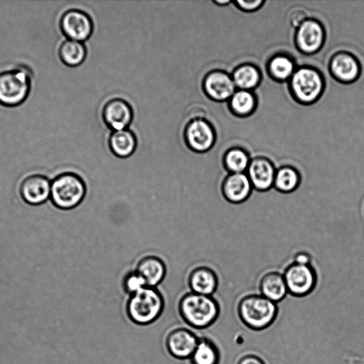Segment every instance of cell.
<instances>
[{"label": "cell", "instance_id": "6da1fadb", "mask_svg": "<svg viewBox=\"0 0 364 364\" xmlns=\"http://www.w3.org/2000/svg\"><path fill=\"white\" fill-rule=\"evenodd\" d=\"M178 309L182 319L196 329L208 328L215 323L220 314L218 301L213 296L188 291L179 299Z\"/></svg>", "mask_w": 364, "mask_h": 364}, {"label": "cell", "instance_id": "7a4b0ae2", "mask_svg": "<svg viewBox=\"0 0 364 364\" xmlns=\"http://www.w3.org/2000/svg\"><path fill=\"white\" fill-rule=\"evenodd\" d=\"M164 306V298L159 289L146 287L128 296L126 313L134 323L146 326L154 323L161 316Z\"/></svg>", "mask_w": 364, "mask_h": 364}, {"label": "cell", "instance_id": "3957f363", "mask_svg": "<svg viewBox=\"0 0 364 364\" xmlns=\"http://www.w3.org/2000/svg\"><path fill=\"white\" fill-rule=\"evenodd\" d=\"M237 311L245 325L258 331L267 328L274 322L278 308L276 303L260 294H251L240 299Z\"/></svg>", "mask_w": 364, "mask_h": 364}, {"label": "cell", "instance_id": "277c9868", "mask_svg": "<svg viewBox=\"0 0 364 364\" xmlns=\"http://www.w3.org/2000/svg\"><path fill=\"white\" fill-rule=\"evenodd\" d=\"M87 186L81 176L73 172H65L51 182L50 198L53 205L61 210H71L85 198Z\"/></svg>", "mask_w": 364, "mask_h": 364}, {"label": "cell", "instance_id": "5b68a950", "mask_svg": "<svg viewBox=\"0 0 364 364\" xmlns=\"http://www.w3.org/2000/svg\"><path fill=\"white\" fill-rule=\"evenodd\" d=\"M31 90V75L23 68L0 73V104L15 107L23 103Z\"/></svg>", "mask_w": 364, "mask_h": 364}, {"label": "cell", "instance_id": "8992f818", "mask_svg": "<svg viewBox=\"0 0 364 364\" xmlns=\"http://www.w3.org/2000/svg\"><path fill=\"white\" fill-rule=\"evenodd\" d=\"M289 82L294 96L304 104L315 102L323 90V80L321 73L309 67L296 68Z\"/></svg>", "mask_w": 364, "mask_h": 364}, {"label": "cell", "instance_id": "52a82bcc", "mask_svg": "<svg viewBox=\"0 0 364 364\" xmlns=\"http://www.w3.org/2000/svg\"><path fill=\"white\" fill-rule=\"evenodd\" d=\"M283 275L288 293L296 297L309 294L314 289L317 282L316 272L311 264L291 262L285 268Z\"/></svg>", "mask_w": 364, "mask_h": 364}, {"label": "cell", "instance_id": "ba28073f", "mask_svg": "<svg viewBox=\"0 0 364 364\" xmlns=\"http://www.w3.org/2000/svg\"><path fill=\"white\" fill-rule=\"evenodd\" d=\"M183 137L187 146L196 154L208 152L216 140L214 127L205 119H191L184 129Z\"/></svg>", "mask_w": 364, "mask_h": 364}, {"label": "cell", "instance_id": "9c48e42d", "mask_svg": "<svg viewBox=\"0 0 364 364\" xmlns=\"http://www.w3.org/2000/svg\"><path fill=\"white\" fill-rule=\"evenodd\" d=\"M60 27L69 40L82 43L92 35L93 22L86 12L79 9H70L62 15Z\"/></svg>", "mask_w": 364, "mask_h": 364}, {"label": "cell", "instance_id": "30bf717a", "mask_svg": "<svg viewBox=\"0 0 364 364\" xmlns=\"http://www.w3.org/2000/svg\"><path fill=\"white\" fill-rule=\"evenodd\" d=\"M202 87L206 97L219 102L228 101L236 91V86L232 76L217 69L205 74Z\"/></svg>", "mask_w": 364, "mask_h": 364}, {"label": "cell", "instance_id": "8fae6325", "mask_svg": "<svg viewBox=\"0 0 364 364\" xmlns=\"http://www.w3.org/2000/svg\"><path fill=\"white\" fill-rule=\"evenodd\" d=\"M199 338L185 327H177L170 331L165 340L168 353L178 360L189 359L193 354Z\"/></svg>", "mask_w": 364, "mask_h": 364}, {"label": "cell", "instance_id": "7c38bea8", "mask_svg": "<svg viewBox=\"0 0 364 364\" xmlns=\"http://www.w3.org/2000/svg\"><path fill=\"white\" fill-rule=\"evenodd\" d=\"M277 167L274 161L264 156L251 159L246 171L253 190L265 192L273 188Z\"/></svg>", "mask_w": 364, "mask_h": 364}, {"label": "cell", "instance_id": "4fadbf2b", "mask_svg": "<svg viewBox=\"0 0 364 364\" xmlns=\"http://www.w3.org/2000/svg\"><path fill=\"white\" fill-rule=\"evenodd\" d=\"M325 32L322 25L316 20L308 18L296 29V43L304 53L313 54L322 47Z\"/></svg>", "mask_w": 364, "mask_h": 364}, {"label": "cell", "instance_id": "5bb4252c", "mask_svg": "<svg viewBox=\"0 0 364 364\" xmlns=\"http://www.w3.org/2000/svg\"><path fill=\"white\" fill-rule=\"evenodd\" d=\"M252 191V186L246 173H228L220 184L223 198L232 204L246 201Z\"/></svg>", "mask_w": 364, "mask_h": 364}, {"label": "cell", "instance_id": "9a60e30c", "mask_svg": "<svg viewBox=\"0 0 364 364\" xmlns=\"http://www.w3.org/2000/svg\"><path fill=\"white\" fill-rule=\"evenodd\" d=\"M133 115L131 105L121 98L109 100L102 109L104 122L112 132L127 129L132 122Z\"/></svg>", "mask_w": 364, "mask_h": 364}, {"label": "cell", "instance_id": "2e32d148", "mask_svg": "<svg viewBox=\"0 0 364 364\" xmlns=\"http://www.w3.org/2000/svg\"><path fill=\"white\" fill-rule=\"evenodd\" d=\"M189 291L198 294L213 296L218 289L219 278L218 273L208 265L194 267L188 277Z\"/></svg>", "mask_w": 364, "mask_h": 364}, {"label": "cell", "instance_id": "e0dca14e", "mask_svg": "<svg viewBox=\"0 0 364 364\" xmlns=\"http://www.w3.org/2000/svg\"><path fill=\"white\" fill-rule=\"evenodd\" d=\"M51 182L43 175L26 177L21 183L20 193L23 200L31 205H38L50 196Z\"/></svg>", "mask_w": 364, "mask_h": 364}, {"label": "cell", "instance_id": "ac0fdd59", "mask_svg": "<svg viewBox=\"0 0 364 364\" xmlns=\"http://www.w3.org/2000/svg\"><path fill=\"white\" fill-rule=\"evenodd\" d=\"M330 70L336 80L348 83L359 77L361 65L355 55L347 52H339L333 56Z\"/></svg>", "mask_w": 364, "mask_h": 364}, {"label": "cell", "instance_id": "d6986e66", "mask_svg": "<svg viewBox=\"0 0 364 364\" xmlns=\"http://www.w3.org/2000/svg\"><path fill=\"white\" fill-rule=\"evenodd\" d=\"M134 269L145 279L147 287H159L167 274V266L164 260L155 255L141 257Z\"/></svg>", "mask_w": 364, "mask_h": 364}, {"label": "cell", "instance_id": "ffe728a7", "mask_svg": "<svg viewBox=\"0 0 364 364\" xmlns=\"http://www.w3.org/2000/svg\"><path fill=\"white\" fill-rule=\"evenodd\" d=\"M259 290L261 295L276 304L289 294L283 273L277 271H269L262 276Z\"/></svg>", "mask_w": 364, "mask_h": 364}, {"label": "cell", "instance_id": "44dd1931", "mask_svg": "<svg viewBox=\"0 0 364 364\" xmlns=\"http://www.w3.org/2000/svg\"><path fill=\"white\" fill-rule=\"evenodd\" d=\"M108 145L110 151L119 159L131 156L137 147V140L134 134L129 129L114 131L109 136Z\"/></svg>", "mask_w": 364, "mask_h": 364}, {"label": "cell", "instance_id": "7402d4cb", "mask_svg": "<svg viewBox=\"0 0 364 364\" xmlns=\"http://www.w3.org/2000/svg\"><path fill=\"white\" fill-rule=\"evenodd\" d=\"M301 176L293 165L283 164L277 167L273 188L281 193H291L300 186Z\"/></svg>", "mask_w": 364, "mask_h": 364}, {"label": "cell", "instance_id": "603a6c76", "mask_svg": "<svg viewBox=\"0 0 364 364\" xmlns=\"http://www.w3.org/2000/svg\"><path fill=\"white\" fill-rule=\"evenodd\" d=\"M250 160L249 154L245 149L231 147L223 154L222 164L228 173H246Z\"/></svg>", "mask_w": 364, "mask_h": 364}, {"label": "cell", "instance_id": "cb8c5ba5", "mask_svg": "<svg viewBox=\"0 0 364 364\" xmlns=\"http://www.w3.org/2000/svg\"><path fill=\"white\" fill-rule=\"evenodd\" d=\"M220 351L215 343L208 338H199L189 358L191 364H219Z\"/></svg>", "mask_w": 364, "mask_h": 364}, {"label": "cell", "instance_id": "d4e9b609", "mask_svg": "<svg viewBox=\"0 0 364 364\" xmlns=\"http://www.w3.org/2000/svg\"><path fill=\"white\" fill-rule=\"evenodd\" d=\"M58 54L64 64L75 67L85 60L87 49L83 43L68 39L60 46Z\"/></svg>", "mask_w": 364, "mask_h": 364}, {"label": "cell", "instance_id": "484cf974", "mask_svg": "<svg viewBox=\"0 0 364 364\" xmlns=\"http://www.w3.org/2000/svg\"><path fill=\"white\" fill-rule=\"evenodd\" d=\"M236 88L252 90L260 82L259 70L251 64H244L237 68L232 74Z\"/></svg>", "mask_w": 364, "mask_h": 364}, {"label": "cell", "instance_id": "4316f807", "mask_svg": "<svg viewBox=\"0 0 364 364\" xmlns=\"http://www.w3.org/2000/svg\"><path fill=\"white\" fill-rule=\"evenodd\" d=\"M296 69L293 60L285 54H277L268 63L269 74L279 81L289 80Z\"/></svg>", "mask_w": 364, "mask_h": 364}, {"label": "cell", "instance_id": "83f0119b", "mask_svg": "<svg viewBox=\"0 0 364 364\" xmlns=\"http://www.w3.org/2000/svg\"><path fill=\"white\" fill-rule=\"evenodd\" d=\"M228 103L232 112L238 116L251 114L256 105L252 92L245 90H236L228 100Z\"/></svg>", "mask_w": 364, "mask_h": 364}, {"label": "cell", "instance_id": "f1b7e54d", "mask_svg": "<svg viewBox=\"0 0 364 364\" xmlns=\"http://www.w3.org/2000/svg\"><path fill=\"white\" fill-rule=\"evenodd\" d=\"M121 283L122 289L128 296L134 294L147 287L144 277L135 269L127 272L123 275Z\"/></svg>", "mask_w": 364, "mask_h": 364}, {"label": "cell", "instance_id": "f546056e", "mask_svg": "<svg viewBox=\"0 0 364 364\" xmlns=\"http://www.w3.org/2000/svg\"><path fill=\"white\" fill-rule=\"evenodd\" d=\"M264 0H236L235 4L239 9L246 12H253L259 9L263 4Z\"/></svg>", "mask_w": 364, "mask_h": 364}, {"label": "cell", "instance_id": "4dcf8cb0", "mask_svg": "<svg viewBox=\"0 0 364 364\" xmlns=\"http://www.w3.org/2000/svg\"><path fill=\"white\" fill-rule=\"evenodd\" d=\"M311 255L304 251H300L296 253L294 256L293 262L296 264L309 265L311 264Z\"/></svg>", "mask_w": 364, "mask_h": 364}, {"label": "cell", "instance_id": "1f68e13d", "mask_svg": "<svg viewBox=\"0 0 364 364\" xmlns=\"http://www.w3.org/2000/svg\"><path fill=\"white\" fill-rule=\"evenodd\" d=\"M237 364H265L264 361L257 355H247L238 361Z\"/></svg>", "mask_w": 364, "mask_h": 364}, {"label": "cell", "instance_id": "d6a6232c", "mask_svg": "<svg viewBox=\"0 0 364 364\" xmlns=\"http://www.w3.org/2000/svg\"><path fill=\"white\" fill-rule=\"evenodd\" d=\"M230 0H213V3L218 6H225L230 4Z\"/></svg>", "mask_w": 364, "mask_h": 364}]
</instances>
